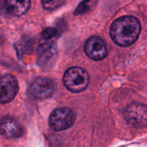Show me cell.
<instances>
[{"mask_svg":"<svg viewBox=\"0 0 147 147\" xmlns=\"http://www.w3.org/2000/svg\"><path fill=\"white\" fill-rule=\"evenodd\" d=\"M141 24L133 16H123L113 22L110 29V35L115 43L120 46H129L139 37Z\"/></svg>","mask_w":147,"mask_h":147,"instance_id":"6da1fadb","label":"cell"},{"mask_svg":"<svg viewBox=\"0 0 147 147\" xmlns=\"http://www.w3.org/2000/svg\"><path fill=\"white\" fill-rule=\"evenodd\" d=\"M89 81L88 74L80 67L70 68L63 76L64 85L73 92H80L84 90L88 85Z\"/></svg>","mask_w":147,"mask_h":147,"instance_id":"7a4b0ae2","label":"cell"},{"mask_svg":"<svg viewBox=\"0 0 147 147\" xmlns=\"http://www.w3.org/2000/svg\"><path fill=\"white\" fill-rule=\"evenodd\" d=\"M76 120L73 110L67 108H59L54 110L49 117L48 123L50 128L55 131H62L70 128Z\"/></svg>","mask_w":147,"mask_h":147,"instance_id":"3957f363","label":"cell"},{"mask_svg":"<svg viewBox=\"0 0 147 147\" xmlns=\"http://www.w3.org/2000/svg\"><path fill=\"white\" fill-rule=\"evenodd\" d=\"M128 123L136 128L147 127V106L141 103H132L125 110Z\"/></svg>","mask_w":147,"mask_h":147,"instance_id":"277c9868","label":"cell"},{"mask_svg":"<svg viewBox=\"0 0 147 147\" xmlns=\"http://www.w3.org/2000/svg\"><path fill=\"white\" fill-rule=\"evenodd\" d=\"M17 79L13 75L6 74L0 78V104H5L13 100L18 92Z\"/></svg>","mask_w":147,"mask_h":147,"instance_id":"5b68a950","label":"cell"},{"mask_svg":"<svg viewBox=\"0 0 147 147\" xmlns=\"http://www.w3.org/2000/svg\"><path fill=\"white\" fill-rule=\"evenodd\" d=\"M55 89V84L47 78H37L30 84L29 91L36 99H45L53 95Z\"/></svg>","mask_w":147,"mask_h":147,"instance_id":"8992f818","label":"cell"},{"mask_svg":"<svg viewBox=\"0 0 147 147\" xmlns=\"http://www.w3.org/2000/svg\"><path fill=\"white\" fill-rule=\"evenodd\" d=\"M86 54L94 61H100L107 56V48L103 39L93 36L88 39L84 46Z\"/></svg>","mask_w":147,"mask_h":147,"instance_id":"52a82bcc","label":"cell"},{"mask_svg":"<svg viewBox=\"0 0 147 147\" xmlns=\"http://www.w3.org/2000/svg\"><path fill=\"white\" fill-rule=\"evenodd\" d=\"M24 130L21 124L11 117H4L0 120V133L7 138H20Z\"/></svg>","mask_w":147,"mask_h":147,"instance_id":"ba28073f","label":"cell"},{"mask_svg":"<svg viewBox=\"0 0 147 147\" xmlns=\"http://www.w3.org/2000/svg\"><path fill=\"white\" fill-rule=\"evenodd\" d=\"M57 47L52 42L45 43L40 45L37 49V59L41 66H50L57 56Z\"/></svg>","mask_w":147,"mask_h":147,"instance_id":"9c48e42d","label":"cell"},{"mask_svg":"<svg viewBox=\"0 0 147 147\" xmlns=\"http://www.w3.org/2000/svg\"><path fill=\"white\" fill-rule=\"evenodd\" d=\"M30 3V0H5V7L9 14L21 16L27 12Z\"/></svg>","mask_w":147,"mask_h":147,"instance_id":"30bf717a","label":"cell"},{"mask_svg":"<svg viewBox=\"0 0 147 147\" xmlns=\"http://www.w3.org/2000/svg\"><path fill=\"white\" fill-rule=\"evenodd\" d=\"M65 0H42L43 7L47 10H53L63 5Z\"/></svg>","mask_w":147,"mask_h":147,"instance_id":"8fae6325","label":"cell"},{"mask_svg":"<svg viewBox=\"0 0 147 147\" xmlns=\"http://www.w3.org/2000/svg\"><path fill=\"white\" fill-rule=\"evenodd\" d=\"M57 34H58V32H57V30L56 28H55V27H47V28L45 29L42 31V37L45 40H50L57 37Z\"/></svg>","mask_w":147,"mask_h":147,"instance_id":"7c38bea8","label":"cell"}]
</instances>
